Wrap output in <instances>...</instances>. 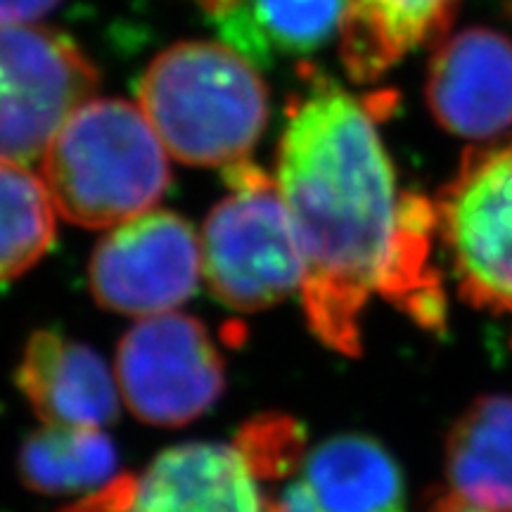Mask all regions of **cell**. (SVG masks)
I'll return each mask as SVG.
<instances>
[{"mask_svg":"<svg viewBox=\"0 0 512 512\" xmlns=\"http://www.w3.org/2000/svg\"><path fill=\"white\" fill-rule=\"evenodd\" d=\"M117 384L136 418L162 427L188 425L219 401L223 358L200 320L157 313L121 339Z\"/></svg>","mask_w":512,"mask_h":512,"instance_id":"cell-7","label":"cell"},{"mask_svg":"<svg viewBox=\"0 0 512 512\" xmlns=\"http://www.w3.org/2000/svg\"><path fill=\"white\" fill-rule=\"evenodd\" d=\"M427 105L441 128L486 140L512 126V41L470 27L441 43L427 74Z\"/></svg>","mask_w":512,"mask_h":512,"instance_id":"cell-10","label":"cell"},{"mask_svg":"<svg viewBox=\"0 0 512 512\" xmlns=\"http://www.w3.org/2000/svg\"><path fill=\"white\" fill-rule=\"evenodd\" d=\"M138 105L178 162L230 166L264 133L268 88L254 64L226 43L183 41L145 69Z\"/></svg>","mask_w":512,"mask_h":512,"instance_id":"cell-3","label":"cell"},{"mask_svg":"<svg viewBox=\"0 0 512 512\" xmlns=\"http://www.w3.org/2000/svg\"><path fill=\"white\" fill-rule=\"evenodd\" d=\"M55 240V204L41 176L0 159V283L46 256Z\"/></svg>","mask_w":512,"mask_h":512,"instance_id":"cell-17","label":"cell"},{"mask_svg":"<svg viewBox=\"0 0 512 512\" xmlns=\"http://www.w3.org/2000/svg\"><path fill=\"white\" fill-rule=\"evenodd\" d=\"M95 88L98 72L67 36L31 24L0 27V159L43 157Z\"/></svg>","mask_w":512,"mask_h":512,"instance_id":"cell-6","label":"cell"},{"mask_svg":"<svg viewBox=\"0 0 512 512\" xmlns=\"http://www.w3.org/2000/svg\"><path fill=\"white\" fill-rule=\"evenodd\" d=\"M434 207L460 297L512 313V143L467 152Z\"/></svg>","mask_w":512,"mask_h":512,"instance_id":"cell-5","label":"cell"},{"mask_svg":"<svg viewBox=\"0 0 512 512\" xmlns=\"http://www.w3.org/2000/svg\"><path fill=\"white\" fill-rule=\"evenodd\" d=\"M202 275V242L174 211H145L114 226L91 259V290L105 309L157 316L190 299Z\"/></svg>","mask_w":512,"mask_h":512,"instance_id":"cell-8","label":"cell"},{"mask_svg":"<svg viewBox=\"0 0 512 512\" xmlns=\"http://www.w3.org/2000/svg\"><path fill=\"white\" fill-rule=\"evenodd\" d=\"M57 5L60 0H0V27H27Z\"/></svg>","mask_w":512,"mask_h":512,"instance_id":"cell-18","label":"cell"},{"mask_svg":"<svg viewBox=\"0 0 512 512\" xmlns=\"http://www.w3.org/2000/svg\"><path fill=\"white\" fill-rule=\"evenodd\" d=\"M200 3H202V8L209 12L211 19H219L226 15V12L238 8L242 0H200Z\"/></svg>","mask_w":512,"mask_h":512,"instance_id":"cell-20","label":"cell"},{"mask_svg":"<svg viewBox=\"0 0 512 512\" xmlns=\"http://www.w3.org/2000/svg\"><path fill=\"white\" fill-rule=\"evenodd\" d=\"M259 482L238 444H181L67 512H271Z\"/></svg>","mask_w":512,"mask_h":512,"instance_id":"cell-9","label":"cell"},{"mask_svg":"<svg viewBox=\"0 0 512 512\" xmlns=\"http://www.w3.org/2000/svg\"><path fill=\"white\" fill-rule=\"evenodd\" d=\"M230 195L202 233V273L230 309L261 311L304 285V259L275 178L245 159L226 166Z\"/></svg>","mask_w":512,"mask_h":512,"instance_id":"cell-4","label":"cell"},{"mask_svg":"<svg viewBox=\"0 0 512 512\" xmlns=\"http://www.w3.org/2000/svg\"><path fill=\"white\" fill-rule=\"evenodd\" d=\"M304 81L287 107L275 183L302 249L309 328L325 347L358 356L373 294L441 328L446 297L430 266L437 207L399 195L375 126L382 98L373 107L311 67Z\"/></svg>","mask_w":512,"mask_h":512,"instance_id":"cell-1","label":"cell"},{"mask_svg":"<svg viewBox=\"0 0 512 512\" xmlns=\"http://www.w3.org/2000/svg\"><path fill=\"white\" fill-rule=\"evenodd\" d=\"M344 15L347 0H242L214 24L226 46L252 64H268L278 55L316 53L342 31Z\"/></svg>","mask_w":512,"mask_h":512,"instance_id":"cell-15","label":"cell"},{"mask_svg":"<svg viewBox=\"0 0 512 512\" xmlns=\"http://www.w3.org/2000/svg\"><path fill=\"white\" fill-rule=\"evenodd\" d=\"M271 512H406L399 465L368 437H335L306 453Z\"/></svg>","mask_w":512,"mask_h":512,"instance_id":"cell-11","label":"cell"},{"mask_svg":"<svg viewBox=\"0 0 512 512\" xmlns=\"http://www.w3.org/2000/svg\"><path fill=\"white\" fill-rule=\"evenodd\" d=\"M117 472V448L102 430L46 425L19 448V477L38 494L98 491Z\"/></svg>","mask_w":512,"mask_h":512,"instance_id":"cell-16","label":"cell"},{"mask_svg":"<svg viewBox=\"0 0 512 512\" xmlns=\"http://www.w3.org/2000/svg\"><path fill=\"white\" fill-rule=\"evenodd\" d=\"M41 178L62 219L83 228H114L162 200L171 169L140 105L91 98L50 140Z\"/></svg>","mask_w":512,"mask_h":512,"instance_id":"cell-2","label":"cell"},{"mask_svg":"<svg viewBox=\"0 0 512 512\" xmlns=\"http://www.w3.org/2000/svg\"><path fill=\"white\" fill-rule=\"evenodd\" d=\"M17 384L46 425L102 430L117 418L119 384L105 361L60 332L41 330L29 339Z\"/></svg>","mask_w":512,"mask_h":512,"instance_id":"cell-12","label":"cell"},{"mask_svg":"<svg viewBox=\"0 0 512 512\" xmlns=\"http://www.w3.org/2000/svg\"><path fill=\"white\" fill-rule=\"evenodd\" d=\"M448 494L491 512H512V396H479L446 441Z\"/></svg>","mask_w":512,"mask_h":512,"instance_id":"cell-13","label":"cell"},{"mask_svg":"<svg viewBox=\"0 0 512 512\" xmlns=\"http://www.w3.org/2000/svg\"><path fill=\"white\" fill-rule=\"evenodd\" d=\"M432 512H491V510L477 508V505L467 503V501H463V498L446 494V496H441L437 503H434Z\"/></svg>","mask_w":512,"mask_h":512,"instance_id":"cell-19","label":"cell"},{"mask_svg":"<svg viewBox=\"0 0 512 512\" xmlns=\"http://www.w3.org/2000/svg\"><path fill=\"white\" fill-rule=\"evenodd\" d=\"M458 0H347L342 60L351 79L373 81L422 43L444 36Z\"/></svg>","mask_w":512,"mask_h":512,"instance_id":"cell-14","label":"cell"}]
</instances>
